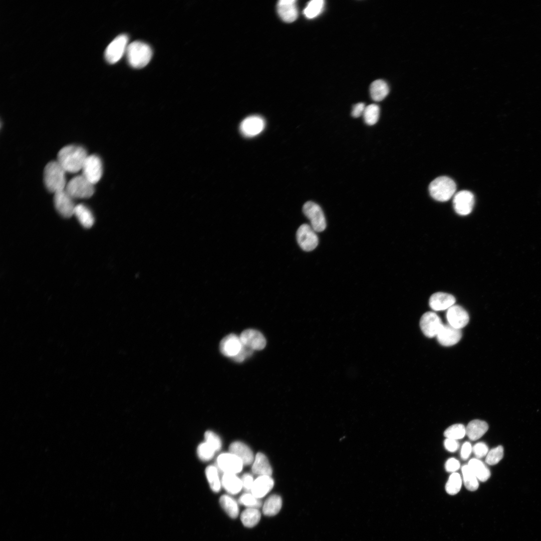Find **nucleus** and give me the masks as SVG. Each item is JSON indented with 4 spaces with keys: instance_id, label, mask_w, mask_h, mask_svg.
<instances>
[{
    "instance_id": "obj_36",
    "label": "nucleus",
    "mask_w": 541,
    "mask_h": 541,
    "mask_svg": "<svg viewBox=\"0 0 541 541\" xmlns=\"http://www.w3.org/2000/svg\"><path fill=\"white\" fill-rule=\"evenodd\" d=\"M462 480L460 475L457 472L452 473L446 484V491L449 494L455 495L460 490Z\"/></svg>"
},
{
    "instance_id": "obj_14",
    "label": "nucleus",
    "mask_w": 541,
    "mask_h": 541,
    "mask_svg": "<svg viewBox=\"0 0 541 541\" xmlns=\"http://www.w3.org/2000/svg\"><path fill=\"white\" fill-rule=\"evenodd\" d=\"M265 127V121L260 116L252 115L245 118L240 123L239 129L242 135L251 137L260 133Z\"/></svg>"
},
{
    "instance_id": "obj_7",
    "label": "nucleus",
    "mask_w": 541,
    "mask_h": 541,
    "mask_svg": "<svg viewBox=\"0 0 541 541\" xmlns=\"http://www.w3.org/2000/svg\"><path fill=\"white\" fill-rule=\"evenodd\" d=\"M82 175L93 184L101 179L103 174V165L100 158L94 154L88 155L81 169Z\"/></svg>"
},
{
    "instance_id": "obj_33",
    "label": "nucleus",
    "mask_w": 541,
    "mask_h": 541,
    "mask_svg": "<svg viewBox=\"0 0 541 541\" xmlns=\"http://www.w3.org/2000/svg\"><path fill=\"white\" fill-rule=\"evenodd\" d=\"M462 472L466 488L471 491L477 490L479 486L478 479L468 465L462 466Z\"/></svg>"
},
{
    "instance_id": "obj_4",
    "label": "nucleus",
    "mask_w": 541,
    "mask_h": 541,
    "mask_svg": "<svg viewBox=\"0 0 541 541\" xmlns=\"http://www.w3.org/2000/svg\"><path fill=\"white\" fill-rule=\"evenodd\" d=\"M456 189L455 182L447 176H440L435 178L429 186L432 197L442 202L449 200L454 195Z\"/></svg>"
},
{
    "instance_id": "obj_48",
    "label": "nucleus",
    "mask_w": 541,
    "mask_h": 541,
    "mask_svg": "<svg viewBox=\"0 0 541 541\" xmlns=\"http://www.w3.org/2000/svg\"><path fill=\"white\" fill-rule=\"evenodd\" d=\"M472 448L471 444L468 442H465L461 448L460 456L463 460H466L469 456Z\"/></svg>"
},
{
    "instance_id": "obj_29",
    "label": "nucleus",
    "mask_w": 541,
    "mask_h": 541,
    "mask_svg": "<svg viewBox=\"0 0 541 541\" xmlns=\"http://www.w3.org/2000/svg\"><path fill=\"white\" fill-rule=\"evenodd\" d=\"M468 465L479 480L484 482L490 477L489 469L480 460L476 458L471 459L469 460Z\"/></svg>"
},
{
    "instance_id": "obj_39",
    "label": "nucleus",
    "mask_w": 541,
    "mask_h": 541,
    "mask_svg": "<svg viewBox=\"0 0 541 541\" xmlns=\"http://www.w3.org/2000/svg\"><path fill=\"white\" fill-rule=\"evenodd\" d=\"M215 452V450L206 442L200 443L197 449L198 457L204 461L211 459Z\"/></svg>"
},
{
    "instance_id": "obj_9",
    "label": "nucleus",
    "mask_w": 541,
    "mask_h": 541,
    "mask_svg": "<svg viewBox=\"0 0 541 541\" xmlns=\"http://www.w3.org/2000/svg\"><path fill=\"white\" fill-rule=\"evenodd\" d=\"M243 464L241 459L235 455L229 452L223 453L217 457L216 466L223 473L237 474L243 468Z\"/></svg>"
},
{
    "instance_id": "obj_26",
    "label": "nucleus",
    "mask_w": 541,
    "mask_h": 541,
    "mask_svg": "<svg viewBox=\"0 0 541 541\" xmlns=\"http://www.w3.org/2000/svg\"><path fill=\"white\" fill-rule=\"evenodd\" d=\"M74 215L85 228H90L94 222V217L90 209L83 204L76 205Z\"/></svg>"
},
{
    "instance_id": "obj_5",
    "label": "nucleus",
    "mask_w": 541,
    "mask_h": 541,
    "mask_svg": "<svg viewBox=\"0 0 541 541\" xmlns=\"http://www.w3.org/2000/svg\"><path fill=\"white\" fill-rule=\"evenodd\" d=\"M65 190L74 199L90 198L95 191L94 184L82 174L73 177L67 182Z\"/></svg>"
},
{
    "instance_id": "obj_16",
    "label": "nucleus",
    "mask_w": 541,
    "mask_h": 541,
    "mask_svg": "<svg viewBox=\"0 0 541 541\" xmlns=\"http://www.w3.org/2000/svg\"><path fill=\"white\" fill-rule=\"evenodd\" d=\"M446 318L450 325L458 329L464 327L469 320L466 310L458 305H453L447 310Z\"/></svg>"
},
{
    "instance_id": "obj_13",
    "label": "nucleus",
    "mask_w": 541,
    "mask_h": 541,
    "mask_svg": "<svg viewBox=\"0 0 541 541\" xmlns=\"http://www.w3.org/2000/svg\"><path fill=\"white\" fill-rule=\"evenodd\" d=\"M474 203L473 194L469 191L462 190L456 193L453 199L455 212L460 215H466L472 210Z\"/></svg>"
},
{
    "instance_id": "obj_47",
    "label": "nucleus",
    "mask_w": 541,
    "mask_h": 541,
    "mask_svg": "<svg viewBox=\"0 0 541 541\" xmlns=\"http://www.w3.org/2000/svg\"><path fill=\"white\" fill-rule=\"evenodd\" d=\"M365 108V105L363 103H358L355 104L352 109L351 113L352 116L354 117L357 118L363 115Z\"/></svg>"
},
{
    "instance_id": "obj_19",
    "label": "nucleus",
    "mask_w": 541,
    "mask_h": 541,
    "mask_svg": "<svg viewBox=\"0 0 541 541\" xmlns=\"http://www.w3.org/2000/svg\"><path fill=\"white\" fill-rule=\"evenodd\" d=\"M277 11L279 16L285 22L295 21L298 16V12L295 0H281L277 4Z\"/></svg>"
},
{
    "instance_id": "obj_40",
    "label": "nucleus",
    "mask_w": 541,
    "mask_h": 541,
    "mask_svg": "<svg viewBox=\"0 0 541 541\" xmlns=\"http://www.w3.org/2000/svg\"><path fill=\"white\" fill-rule=\"evenodd\" d=\"M503 456V448L499 445L488 451L485 459V462L489 465H495L498 463Z\"/></svg>"
},
{
    "instance_id": "obj_24",
    "label": "nucleus",
    "mask_w": 541,
    "mask_h": 541,
    "mask_svg": "<svg viewBox=\"0 0 541 541\" xmlns=\"http://www.w3.org/2000/svg\"><path fill=\"white\" fill-rule=\"evenodd\" d=\"M221 482V486L226 491L232 495L238 493L242 489L241 478L235 474L223 473Z\"/></svg>"
},
{
    "instance_id": "obj_25",
    "label": "nucleus",
    "mask_w": 541,
    "mask_h": 541,
    "mask_svg": "<svg viewBox=\"0 0 541 541\" xmlns=\"http://www.w3.org/2000/svg\"><path fill=\"white\" fill-rule=\"evenodd\" d=\"M487 423L480 420L471 421L466 428V434L471 440L474 441L481 438L487 431Z\"/></svg>"
},
{
    "instance_id": "obj_21",
    "label": "nucleus",
    "mask_w": 541,
    "mask_h": 541,
    "mask_svg": "<svg viewBox=\"0 0 541 541\" xmlns=\"http://www.w3.org/2000/svg\"><path fill=\"white\" fill-rule=\"evenodd\" d=\"M229 452L239 457L244 465L252 464L254 459L251 449L242 442L235 441L231 443L229 446Z\"/></svg>"
},
{
    "instance_id": "obj_44",
    "label": "nucleus",
    "mask_w": 541,
    "mask_h": 541,
    "mask_svg": "<svg viewBox=\"0 0 541 541\" xmlns=\"http://www.w3.org/2000/svg\"><path fill=\"white\" fill-rule=\"evenodd\" d=\"M241 480L242 484V488L246 492H251V490L254 480L252 475L249 473H245L242 475Z\"/></svg>"
},
{
    "instance_id": "obj_38",
    "label": "nucleus",
    "mask_w": 541,
    "mask_h": 541,
    "mask_svg": "<svg viewBox=\"0 0 541 541\" xmlns=\"http://www.w3.org/2000/svg\"><path fill=\"white\" fill-rule=\"evenodd\" d=\"M238 502L247 508H258L262 504L260 499L255 497L250 492L242 494L238 499Z\"/></svg>"
},
{
    "instance_id": "obj_11",
    "label": "nucleus",
    "mask_w": 541,
    "mask_h": 541,
    "mask_svg": "<svg viewBox=\"0 0 541 541\" xmlns=\"http://www.w3.org/2000/svg\"><path fill=\"white\" fill-rule=\"evenodd\" d=\"M74 200L65 189L54 193V206L58 212L64 217L69 218L74 215L76 205Z\"/></svg>"
},
{
    "instance_id": "obj_23",
    "label": "nucleus",
    "mask_w": 541,
    "mask_h": 541,
    "mask_svg": "<svg viewBox=\"0 0 541 541\" xmlns=\"http://www.w3.org/2000/svg\"><path fill=\"white\" fill-rule=\"evenodd\" d=\"M251 471L257 476L272 475V466L267 457L262 453L258 452L254 457L252 463Z\"/></svg>"
},
{
    "instance_id": "obj_32",
    "label": "nucleus",
    "mask_w": 541,
    "mask_h": 541,
    "mask_svg": "<svg viewBox=\"0 0 541 541\" xmlns=\"http://www.w3.org/2000/svg\"><path fill=\"white\" fill-rule=\"evenodd\" d=\"M205 475L211 490L218 492L221 486L219 470L215 465H209L205 469Z\"/></svg>"
},
{
    "instance_id": "obj_6",
    "label": "nucleus",
    "mask_w": 541,
    "mask_h": 541,
    "mask_svg": "<svg viewBox=\"0 0 541 541\" xmlns=\"http://www.w3.org/2000/svg\"><path fill=\"white\" fill-rule=\"evenodd\" d=\"M303 211L310 220L311 226L316 232H321L325 229L327 224L325 215L318 204L307 201L303 206Z\"/></svg>"
},
{
    "instance_id": "obj_28",
    "label": "nucleus",
    "mask_w": 541,
    "mask_h": 541,
    "mask_svg": "<svg viewBox=\"0 0 541 541\" xmlns=\"http://www.w3.org/2000/svg\"><path fill=\"white\" fill-rule=\"evenodd\" d=\"M389 91L387 84L382 80L374 81L370 85V92L372 99L375 101L383 100Z\"/></svg>"
},
{
    "instance_id": "obj_15",
    "label": "nucleus",
    "mask_w": 541,
    "mask_h": 541,
    "mask_svg": "<svg viewBox=\"0 0 541 541\" xmlns=\"http://www.w3.org/2000/svg\"><path fill=\"white\" fill-rule=\"evenodd\" d=\"M242 344L253 350H261L266 345V340L263 335L254 329H246L239 336Z\"/></svg>"
},
{
    "instance_id": "obj_2",
    "label": "nucleus",
    "mask_w": 541,
    "mask_h": 541,
    "mask_svg": "<svg viewBox=\"0 0 541 541\" xmlns=\"http://www.w3.org/2000/svg\"><path fill=\"white\" fill-rule=\"evenodd\" d=\"M66 173L57 160L49 162L44 171V182L47 190L54 194L64 190L67 184Z\"/></svg>"
},
{
    "instance_id": "obj_30",
    "label": "nucleus",
    "mask_w": 541,
    "mask_h": 541,
    "mask_svg": "<svg viewBox=\"0 0 541 541\" xmlns=\"http://www.w3.org/2000/svg\"><path fill=\"white\" fill-rule=\"evenodd\" d=\"M219 503L226 512L231 518H235L239 514V507L236 501L232 497L227 494H224L220 496Z\"/></svg>"
},
{
    "instance_id": "obj_1",
    "label": "nucleus",
    "mask_w": 541,
    "mask_h": 541,
    "mask_svg": "<svg viewBox=\"0 0 541 541\" xmlns=\"http://www.w3.org/2000/svg\"><path fill=\"white\" fill-rule=\"evenodd\" d=\"M88 156L86 150L76 145H67L60 149L57 154V162L66 172L75 173L81 170Z\"/></svg>"
},
{
    "instance_id": "obj_31",
    "label": "nucleus",
    "mask_w": 541,
    "mask_h": 541,
    "mask_svg": "<svg viewBox=\"0 0 541 541\" xmlns=\"http://www.w3.org/2000/svg\"><path fill=\"white\" fill-rule=\"evenodd\" d=\"M260 516L261 514L258 508H247L241 512L240 519L244 526L252 527L258 523Z\"/></svg>"
},
{
    "instance_id": "obj_41",
    "label": "nucleus",
    "mask_w": 541,
    "mask_h": 541,
    "mask_svg": "<svg viewBox=\"0 0 541 541\" xmlns=\"http://www.w3.org/2000/svg\"><path fill=\"white\" fill-rule=\"evenodd\" d=\"M205 442L209 444L216 452L221 449L222 442L221 439L216 434L211 431H207L204 434Z\"/></svg>"
},
{
    "instance_id": "obj_45",
    "label": "nucleus",
    "mask_w": 541,
    "mask_h": 541,
    "mask_svg": "<svg viewBox=\"0 0 541 541\" xmlns=\"http://www.w3.org/2000/svg\"><path fill=\"white\" fill-rule=\"evenodd\" d=\"M445 469L449 472H455L460 467V463L455 458H449L445 463Z\"/></svg>"
},
{
    "instance_id": "obj_22",
    "label": "nucleus",
    "mask_w": 541,
    "mask_h": 541,
    "mask_svg": "<svg viewBox=\"0 0 541 541\" xmlns=\"http://www.w3.org/2000/svg\"><path fill=\"white\" fill-rule=\"evenodd\" d=\"M274 485V481L271 476H259L254 479L250 493L260 499L272 490Z\"/></svg>"
},
{
    "instance_id": "obj_34",
    "label": "nucleus",
    "mask_w": 541,
    "mask_h": 541,
    "mask_svg": "<svg viewBox=\"0 0 541 541\" xmlns=\"http://www.w3.org/2000/svg\"><path fill=\"white\" fill-rule=\"evenodd\" d=\"M379 107L375 104L366 106L363 116L364 122L369 125L375 124L379 117Z\"/></svg>"
},
{
    "instance_id": "obj_42",
    "label": "nucleus",
    "mask_w": 541,
    "mask_h": 541,
    "mask_svg": "<svg viewBox=\"0 0 541 541\" xmlns=\"http://www.w3.org/2000/svg\"><path fill=\"white\" fill-rule=\"evenodd\" d=\"M253 351L254 350H253L252 349L242 344L241 349L239 352L235 356L232 358V359L233 361L238 363L242 362L248 357H250L252 355Z\"/></svg>"
},
{
    "instance_id": "obj_37",
    "label": "nucleus",
    "mask_w": 541,
    "mask_h": 541,
    "mask_svg": "<svg viewBox=\"0 0 541 541\" xmlns=\"http://www.w3.org/2000/svg\"><path fill=\"white\" fill-rule=\"evenodd\" d=\"M465 434L466 428L461 424H456L450 426L444 433V435L447 438L456 440L463 438Z\"/></svg>"
},
{
    "instance_id": "obj_27",
    "label": "nucleus",
    "mask_w": 541,
    "mask_h": 541,
    "mask_svg": "<svg viewBox=\"0 0 541 541\" xmlns=\"http://www.w3.org/2000/svg\"><path fill=\"white\" fill-rule=\"evenodd\" d=\"M282 506L281 497L278 494H272L265 500L262 507V512L266 516L275 515L280 511Z\"/></svg>"
},
{
    "instance_id": "obj_46",
    "label": "nucleus",
    "mask_w": 541,
    "mask_h": 541,
    "mask_svg": "<svg viewBox=\"0 0 541 541\" xmlns=\"http://www.w3.org/2000/svg\"><path fill=\"white\" fill-rule=\"evenodd\" d=\"M444 447L451 452L456 451L459 447V443L456 440L446 438L444 441Z\"/></svg>"
},
{
    "instance_id": "obj_35",
    "label": "nucleus",
    "mask_w": 541,
    "mask_h": 541,
    "mask_svg": "<svg viewBox=\"0 0 541 541\" xmlns=\"http://www.w3.org/2000/svg\"><path fill=\"white\" fill-rule=\"evenodd\" d=\"M323 0H313L309 2L304 10V14L308 19H313L322 11L324 6Z\"/></svg>"
},
{
    "instance_id": "obj_18",
    "label": "nucleus",
    "mask_w": 541,
    "mask_h": 541,
    "mask_svg": "<svg viewBox=\"0 0 541 541\" xmlns=\"http://www.w3.org/2000/svg\"><path fill=\"white\" fill-rule=\"evenodd\" d=\"M461 336L460 329L455 328L448 324H443L436 337L441 345L450 346L458 343Z\"/></svg>"
},
{
    "instance_id": "obj_3",
    "label": "nucleus",
    "mask_w": 541,
    "mask_h": 541,
    "mask_svg": "<svg viewBox=\"0 0 541 541\" xmlns=\"http://www.w3.org/2000/svg\"><path fill=\"white\" fill-rule=\"evenodd\" d=\"M126 55L129 64L135 68H142L150 62L152 55L151 47L147 44L135 41L127 47Z\"/></svg>"
},
{
    "instance_id": "obj_17",
    "label": "nucleus",
    "mask_w": 541,
    "mask_h": 541,
    "mask_svg": "<svg viewBox=\"0 0 541 541\" xmlns=\"http://www.w3.org/2000/svg\"><path fill=\"white\" fill-rule=\"evenodd\" d=\"M242 345L239 337L235 334H230L221 340L219 349L224 356L232 358L238 354Z\"/></svg>"
},
{
    "instance_id": "obj_43",
    "label": "nucleus",
    "mask_w": 541,
    "mask_h": 541,
    "mask_svg": "<svg viewBox=\"0 0 541 541\" xmlns=\"http://www.w3.org/2000/svg\"><path fill=\"white\" fill-rule=\"evenodd\" d=\"M472 451L477 457L482 458L486 456L488 452V448L485 443L478 442L473 446Z\"/></svg>"
},
{
    "instance_id": "obj_10",
    "label": "nucleus",
    "mask_w": 541,
    "mask_h": 541,
    "mask_svg": "<svg viewBox=\"0 0 541 541\" xmlns=\"http://www.w3.org/2000/svg\"><path fill=\"white\" fill-rule=\"evenodd\" d=\"M316 232L308 224H303L299 227L296 233L297 240L303 250L310 251L317 246L319 239Z\"/></svg>"
},
{
    "instance_id": "obj_8",
    "label": "nucleus",
    "mask_w": 541,
    "mask_h": 541,
    "mask_svg": "<svg viewBox=\"0 0 541 541\" xmlns=\"http://www.w3.org/2000/svg\"><path fill=\"white\" fill-rule=\"evenodd\" d=\"M128 36L125 34L116 37L108 46L105 52V58L110 64L117 62L123 56L128 45Z\"/></svg>"
},
{
    "instance_id": "obj_20",
    "label": "nucleus",
    "mask_w": 541,
    "mask_h": 541,
    "mask_svg": "<svg viewBox=\"0 0 541 541\" xmlns=\"http://www.w3.org/2000/svg\"><path fill=\"white\" fill-rule=\"evenodd\" d=\"M455 303V298L451 295L438 292L433 294L429 299V306L434 311L448 309Z\"/></svg>"
},
{
    "instance_id": "obj_12",
    "label": "nucleus",
    "mask_w": 541,
    "mask_h": 541,
    "mask_svg": "<svg viewBox=\"0 0 541 541\" xmlns=\"http://www.w3.org/2000/svg\"><path fill=\"white\" fill-rule=\"evenodd\" d=\"M443 325L439 316L432 312L424 313L420 321L421 331L429 338L436 336Z\"/></svg>"
}]
</instances>
